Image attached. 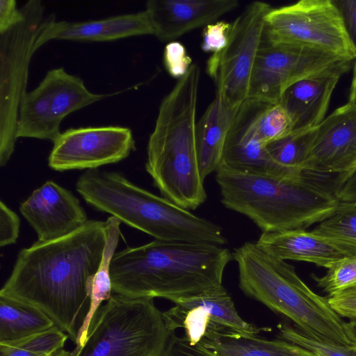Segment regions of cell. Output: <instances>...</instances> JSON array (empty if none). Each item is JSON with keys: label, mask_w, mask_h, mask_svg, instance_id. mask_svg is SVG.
I'll use <instances>...</instances> for the list:
<instances>
[{"label": "cell", "mask_w": 356, "mask_h": 356, "mask_svg": "<svg viewBox=\"0 0 356 356\" xmlns=\"http://www.w3.org/2000/svg\"><path fill=\"white\" fill-rule=\"evenodd\" d=\"M106 237V221L88 220L66 236L35 241L19 251L0 296L40 310L76 343Z\"/></svg>", "instance_id": "6da1fadb"}, {"label": "cell", "mask_w": 356, "mask_h": 356, "mask_svg": "<svg viewBox=\"0 0 356 356\" xmlns=\"http://www.w3.org/2000/svg\"><path fill=\"white\" fill-rule=\"evenodd\" d=\"M232 259L222 245L155 239L115 252L110 268L113 292L176 302L221 285Z\"/></svg>", "instance_id": "7a4b0ae2"}, {"label": "cell", "mask_w": 356, "mask_h": 356, "mask_svg": "<svg viewBox=\"0 0 356 356\" xmlns=\"http://www.w3.org/2000/svg\"><path fill=\"white\" fill-rule=\"evenodd\" d=\"M200 67L192 64L163 99L147 147L145 169L162 196L185 209L207 200L196 149Z\"/></svg>", "instance_id": "3957f363"}, {"label": "cell", "mask_w": 356, "mask_h": 356, "mask_svg": "<svg viewBox=\"0 0 356 356\" xmlns=\"http://www.w3.org/2000/svg\"><path fill=\"white\" fill-rule=\"evenodd\" d=\"M239 287L245 294L291 319L309 337L334 345L352 346L346 322L330 307L328 298L314 293L294 266L245 242L234 249Z\"/></svg>", "instance_id": "277c9868"}, {"label": "cell", "mask_w": 356, "mask_h": 356, "mask_svg": "<svg viewBox=\"0 0 356 356\" xmlns=\"http://www.w3.org/2000/svg\"><path fill=\"white\" fill-rule=\"evenodd\" d=\"M76 190L92 207L156 240L222 246L227 243L218 225L135 185L119 172L88 170L77 179Z\"/></svg>", "instance_id": "5b68a950"}, {"label": "cell", "mask_w": 356, "mask_h": 356, "mask_svg": "<svg viewBox=\"0 0 356 356\" xmlns=\"http://www.w3.org/2000/svg\"><path fill=\"white\" fill-rule=\"evenodd\" d=\"M221 202L250 218L262 232L305 229L332 216L340 202L304 179L239 172L220 165Z\"/></svg>", "instance_id": "8992f818"}, {"label": "cell", "mask_w": 356, "mask_h": 356, "mask_svg": "<svg viewBox=\"0 0 356 356\" xmlns=\"http://www.w3.org/2000/svg\"><path fill=\"white\" fill-rule=\"evenodd\" d=\"M170 332L153 298L112 295L71 356H161Z\"/></svg>", "instance_id": "52a82bcc"}, {"label": "cell", "mask_w": 356, "mask_h": 356, "mask_svg": "<svg viewBox=\"0 0 356 356\" xmlns=\"http://www.w3.org/2000/svg\"><path fill=\"white\" fill-rule=\"evenodd\" d=\"M22 17L0 33V165L10 159L15 147L21 100L26 92L29 67L35 44L44 26L54 17L45 13L40 1L31 0L20 8Z\"/></svg>", "instance_id": "ba28073f"}, {"label": "cell", "mask_w": 356, "mask_h": 356, "mask_svg": "<svg viewBox=\"0 0 356 356\" xmlns=\"http://www.w3.org/2000/svg\"><path fill=\"white\" fill-rule=\"evenodd\" d=\"M264 38L271 44L307 47L355 60L356 51L332 0H301L272 8Z\"/></svg>", "instance_id": "9c48e42d"}, {"label": "cell", "mask_w": 356, "mask_h": 356, "mask_svg": "<svg viewBox=\"0 0 356 356\" xmlns=\"http://www.w3.org/2000/svg\"><path fill=\"white\" fill-rule=\"evenodd\" d=\"M271 9L264 1L250 3L232 23L226 47L208 60L207 72L216 82V95L229 107H239L248 98L252 73L264 37L266 16Z\"/></svg>", "instance_id": "30bf717a"}, {"label": "cell", "mask_w": 356, "mask_h": 356, "mask_svg": "<svg viewBox=\"0 0 356 356\" xmlns=\"http://www.w3.org/2000/svg\"><path fill=\"white\" fill-rule=\"evenodd\" d=\"M106 97L90 91L80 77L64 68L52 69L36 88L24 95L19 108L17 138L53 143L61 133L60 127L65 118Z\"/></svg>", "instance_id": "8fae6325"}, {"label": "cell", "mask_w": 356, "mask_h": 356, "mask_svg": "<svg viewBox=\"0 0 356 356\" xmlns=\"http://www.w3.org/2000/svg\"><path fill=\"white\" fill-rule=\"evenodd\" d=\"M355 172L356 108L347 102L315 128L302 164V175L337 196Z\"/></svg>", "instance_id": "7c38bea8"}, {"label": "cell", "mask_w": 356, "mask_h": 356, "mask_svg": "<svg viewBox=\"0 0 356 356\" xmlns=\"http://www.w3.org/2000/svg\"><path fill=\"white\" fill-rule=\"evenodd\" d=\"M353 61L307 47L271 44L264 37L252 73L248 99L279 103L283 92L293 83L323 73L345 74Z\"/></svg>", "instance_id": "4fadbf2b"}, {"label": "cell", "mask_w": 356, "mask_h": 356, "mask_svg": "<svg viewBox=\"0 0 356 356\" xmlns=\"http://www.w3.org/2000/svg\"><path fill=\"white\" fill-rule=\"evenodd\" d=\"M136 149L130 129L120 126L70 128L53 142L48 157L56 171L95 170L118 163Z\"/></svg>", "instance_id": "5bb4252c"}, {"label": "cell", "mask_w": 356, "mask_h": 356, "mask_svg": "<svg viewBox=\"0 0 356 356\" xmlns=\"http://www.w3.org/2000/svg\"><path fill=\"white\" fill-rule=\"evenodd\" d=\"M161 356H319L314 352L278 339L269 340L237 330L211 325L196 343L170 332Z\"/></svg>", "instance_id": "9a60e30c"}, {"label": "cell", "mask_w": 356, "mask_h": 356, "mask_svg": "<svg viewBox=\"0 0 356 356\" xmlns=\"http://www.w3.org/2000/svg\"><path fill=\"white\" fill-rule=\"evenodd\" d=\"M175 305L163 313L170 332L178 328L185 330V338L196 343L212 324L237 330L249 335H258L259 329L245 321L238 314L232 297L223 286L177 301Z\"/></svg>", "instance_id": "2e32d148"}, {"label": "cell", "mask_w": 356, "mask_h": 356, "mask_svg": "<svg viewBox=\"0 0 356 356\" xmlns=\"http://www.w3.org/2000/svg\"><path fill=\"white\" fill-rule=\"evenodd\" d=\"M19 211L41 242L66 236L88 220L79 199L53 181L34 190L21 204Z\"/></svg>", "instance_id": "e0dca14e"}, {"label": "cell", "mask_w": 356, "mask_h": 356, "mask_svg": "<svg viewBox=\"0 0 356 356\" xmlns=\"http://www.w3.org/2000/svg\"><path fill=\"white\" fill-rule=\"evenodd\" d=\"M259 104V100L248 99L239 106L227 134L220 165L243 173L302 179L278 165L259 137L255 125Z\"/></svg>", "instance_id": "ac0fdd59"}, {"label": "cell", "mask_w": 356, "mask_h": 356, "mask_svg": "<svg viewBox=\"0 0 356 356\" xmlns=\"http://www.w3.org/2000/svg\"><path fill=\"white\" fill-rule=\"evenodd\" d=\"M238 6L237 0H149L145 10L153 35L161 42H172Z\"/></svg>", "instance_id": "d6986e66"}, {"label": "cell", "mask_w": 356, "mask_h": 356, "mask_svg": "<svg viewBox=\"0 0 356 356\" xmlns=\"http://www.w3.org/2000/svg\"><path fill=\"white\" fill-rule=\"evenodd\" d=\"M145 35H153L145 10L86 22L56 21L54 17L40 33L34 49L53 40L106 42Z\"/></svg>", "instance_id": "ffe728a7"}, {"label": "cell", "mask_w": 356, "mask_h": 356, "mask_svg": "<svg viewBox=\"0 0 356 356\" xmlns=\"http://www.w3.org/2000/svg\"><path fill=\"white\" fill-rule=\"evenodd\" d=\"M343 74L334 72L309 76L283 92L279 104L291 120L292 133L314 129L323 121L332 92Z\"/></svg>", "instance_id": "44dd1931"}, {"label": "cell", "mask_w": 356, "mask_h": 356, "mask_svg": "<svg viewBox=\"0 0 356 356\" xmlns=\"http://www.w3.org/2000/svg\"><path fill=\"white\" fill-rule=\"evenodd\" d=\"M255 243L281 260L307 261L327 269L346 257L326 239L305 229L261 232Z\"/></svg>", "instance_id": "7402d4cb"}, {"label": "cell", "mask_w": 356, "mask_h": 356, "mask_svg": "<svg viewBox=\"0 0 356 356\" xmlns=\"http://www.w3.org/2000/svg\"><path fill=\"white\" fill-rule=\"evenodd\" d=\"M239 107L228 106L216 95L197 122L195 140L202 179L218 168L225 138Z\"/></svg>", "instance_id": "603a6c76"}, {"label": "cell", "mask_w": 356, "mask_h": 356, "mask_svg": "<svg viewBox=\"0 0 356 356\" xmlns=\"http://www.w3.org/2000/svg\"><path fill=\"white\" fill-rule=\"evenodd\" d=\"M55 326L40 310L0 296V343L15 341Z\"/></svg>", "instance_id": "cb8c5ba5"}, {"label": "cell", "mask_w": 356, "mask_h": 356, "mask_svg": "<svg viewBox=\"0 0 356 356\" xmlns=\"http://www.w3.org/2000/svg\"><path fill=\"white\" fill-rule=\"evenodd\" d=\"M346 257H356V209L351 203L340 202L336 211L312 230Z\"/></svg>", "instance_id": "d4e9b609"}, {"label": "cell", "mask_w": 356, "mask_h": 356, "mask_svg": "<svg viewBox=\"0 0 356 356\" xmlns=\"http://www.w3.org/2000/svg\"><path fill=\"white\" fill-rule=\"evenodd\" d=\"M68 338L55 326L15 341L0 343V356H49L63 349Z\"/></svg>", "instance_id": "484cf974"}, {"label": "cell", "mask_w": 356, "mask_h": 356, "mask_svg": "<svg viewBox=\"0 0 356 356\" xmlns=\"http://www.w3.org/2000/svg\"><path fill=\"white\" fill-rule=\"evenodd\" d=\"M314 129L291 133L267 144L266 149L278 165L296 177L302 178V164Z\"/></svg>", "instance_id": "4316f807"}, {"label": "cell", "mask_w": 356, "mask_h": 356, "mask_svg": "<svg viewBox=\"0 0 356 356\" xmlns=\"http://www.w3.org/2000/svg\"><path fill=\"white\" fill-rule=\"evenodd\" d=\"M255 124L257 134L266 145L293 131L291 120L279 103L259 101Z\"/></svg>", "instance_id": "83f0119b"}, {"label": "cell", "mask_w": 356, "mask_h": 356, "mask_svg": "<svg viewBox=\"0 0 356 356\" xmlns=\"http://www.w3.org/2000/svg\"><path fill=\"white\" fill-rule=\"evenodd\" d=\"M318 287L333 296L341 292L356 289V257H346L327 268L322 277L312 274Z\"/></svg>", "instance_id": "f1b7e54d"}, {"label": "cell", "mask_w": 356, "mask_h": 356, "mask_svg": "<svg viewBox=\"0 0 356 356\" xmlns=\"http://www.w3.org/2000/svg\"><path fill=\"white\" fill-rule=\"evenodd\" d=\"M279 330L280 339L309 349L319 356H356L353 346H339L314 339L288 323L281 324Z\"/></svg>", "instance_id": "f546056e"}, {"label": "cell", "mask_w": 356, "mask_h": 356, "mask_svg": "<svg viewBox=\"0 0 356 356\" xmlns=\"http://www.w3.org/2000/svg\"><path fill=\"white\" fill-rule=\"evenodd\" d=\"M163 60L168 73L178 79L186 75L192 65V59L187 54L185 47L176 41L166 44Z\"/></svg>", "instance_id": "4dcf8cb0"}, {"label": "cell", "mask_w": 356, "mask_h": 356, "mask_svg": "<svg viewBox=\"0 0 356 356\" xmlns=\"http://www.w3.org/2000/svg\"><path fill=\"white\" fill-rule=\"evenodd\" d=\"M232 24L220 21L206 26L203 32L202 49L205 52L217 54L228 44Z\"/></svg>", "instance_id": "1f68e13d"}, {"label": "cell", "mask_w": 356, "mask_h": 356, "mask_svg": "<svg viewBox=\"0 0 356 356\" xmlns=\"http://www.w3.org/2000/svg\"><path fill=\"white\" fill-rule=\"evenodd\" d=\"M20 219L3 201L0 202V245L15 244L19 236Z\"/></svg>", "instance_id": "d6a6232c"}, {"label": "cell", "mask_w": 356, "mask_h": 356, "mask_svg": "<svg viewBox=\"0 0 356 356\" xmlns=\"http://www.w3.org/2000/svg\"><path fill=\"white\" fill-rule=\"evenodd\" d=\"M328 302L341 317L356 319V289L347 290L328 297Z\"/></svg>", "instance_id": "836d02e7"}, {"label": "cell", "mask_w": 356, "mask_h": 356, "mask_svg": "<svg viewBox=\"0 0 356 356\" xmlns=\"http://www.w3.org/2000/svg\"><path fill=\"white\" fill-rule=\"evenodd\" d=\"M337 7L348 34L356 51V0H332Z\"/></svg>", "instance_id": "e575fe53"}, {"label": "cell", "mask_w": 356, "mask_h": 356, "mask_svg": "<svg viewBox=\"0 0 356 356\" xmlns=\"http://www.w3.org/2000/svg\"><path fill=\"white\" fill-rule=\"evenodd\" d=\"M15 0L0 1V33L19 22L22 17L21 8H17Z\"/></svg>", "instance_id": "d590c367"}, {"label": "cell", "mask_w": 356, "mask_h": 356, "mask_svg": "<svg viewBox=\"0 0 356 356\" xmlns=\"http://www.w3.org/2000/svg\"><path fill=\"white\" fill-rule=\"evenodd\" d=\"M339 198L343 202L353 203L356 202V183L348 181L343 186Z\"/></svg>", "instance_id": "8d00e7d4"}, {"label": "cell", "mask_w": 356, "mask_h": 356, "mask_svg": "<svg viewBox=\"0 0 356 356\" xmlns=\"http://www.w3.org/2000/svg\"><path fill=\"white\" fill-rule=\"evenodd\" d=\"M348 103L356 108V58L353 64V74L350 86Z\"/></svg>", "instance_id": "74e56055"}, {"label": "cell", "mask_w": 356, "mask_h": 356, "mask_svg": "<svg viewBox=\"0 0 356 356\" xmlns=\"http://www.w3.org/2000/svg\"><path fill=\"white\" fill-rule=\"evenodd\" d=\"M346 330L351 341L356 343V319L346 322Z\"/></svg>", "instance_id": "f35d334b"}, {"label": "cell", "mask_w": 356, "mask_h": 356, "mask_svg": "<svg viewBox=\"0 0 356 356\" xmlns=\"http://www.w3.org/2000/svg\"><path fill=\"white\" fill-rule=\"evenodd\" d=\"M49 356H71V352L67 351L63 348Z\"/></svg>", "instance_id": "ab89813d"}, {"label": "cell", "mask_w": 356, "mask_h": 356, "mask_svg": "<svg viewBox=\"0 0 356 356\" xmlns=\"http://www.w3.org/2000/svg\"><path fill=\"white\" fill-rule=\"evenodd\" d=\"M353 207L356 209V202L351 203Z\"/></svg>", "instance_id": "60d3db41"}, {"label": "cell", "mask_w": 356, "mask_h": 356, "mask_svg": "<svg viewBox=\"0 0 356 356\" xmlns=\"http://www.w3.org/2000/svg\"><path fill=\"white\" fill-rule=\"evenodd\" d=\"M353 348H354V349H355V352H356V343H354V344H353Z\"/></svg>", "instance_id": "b9f144b4"}]
</instances>
